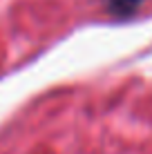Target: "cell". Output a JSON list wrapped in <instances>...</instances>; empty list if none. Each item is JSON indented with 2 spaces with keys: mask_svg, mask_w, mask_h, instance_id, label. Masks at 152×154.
Listing matches in <instances>:
<instances>
[{
  "mask_svg": "<svg viewBox=\"0 0 152 154\" xmlns=\"http://www.w3.org/2000/svg\"><path fill=\"white\" fill-rule=\"evenodd\" d=\"M105 2H107L110 14L123 18V16H130V14L137 11L141 5H143V0H105Z\"/></svg>",
  "mask_w": 152,
  "mask_h": 154,
  "instance_id": "obj_1",
  "label": "cell"
}]
</instances>
